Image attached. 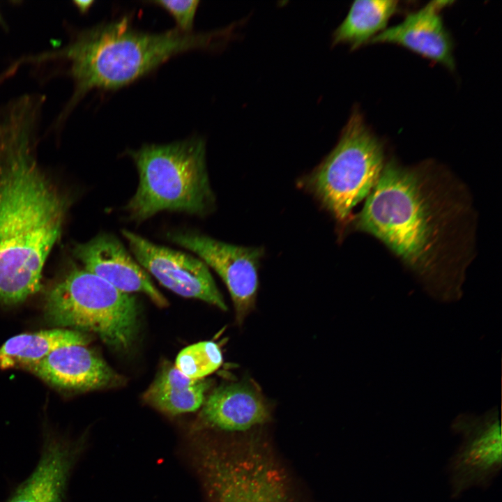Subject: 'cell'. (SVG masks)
<instances>
[{"instance_id": "obj_16", "label": "cell", "mask_w": 502, "mask_h": 502, "mask_svg": "<svg viewBox=\"0 0 502 502\" xmlns=\"http://www.w3.org/2000/svg\"><path fill=\"white\" fill-rule=\"evenodd\" d=\"M210 386V381L190 379L175 366L167 365L143 397L146 402L159 411L177 415L195 411L202 406Z\"/></svg>"}, {"instance_id": "obj_7", "label": "cell", "mask_w": 502, "mask_h": 502, "mask_svg": "<svg viewBox=\"0 0 502 502\" xmlns=\"http://www.w3.org/2000/svg\"><path fill=\"white\" fill-rule=\"evenodd\" d=\"M197 459L211 502H294L284 473L255 438L202 443Z\"/></svg>"}, {"instance_id": "obj_2", "label": "cell", "mask_w": 502, "mask_h": 502, "mask_svg": "<svg viewBox=\"0 0 502 502\" xmlns=\"http://www.w3.org/2000/svg\"><path fill=\"white\" fill-rule=\"evenodd\" d=\"M45 97L26 93L0 103V302L15 305L40 288L68 200L37 161Z\"/></svg>"}, {"instance_id": "obj_1", "label": "cell", "mask_w": 502, "mask_h": 502, "mask_svg": "<svg viewBox=\"0 0 502 502\" xmlns=\"http://www.w3.org/2000/svg\"><path fill=\"white\" fill-rule=\"evenodd\" d=\"M476 218L467 190L432 162H386L353 228L381 242L434 297L462 296L473 253Z\"/></svg>"}, {"instance_id": "obj_19", "label": "cell", "mask_w": 502, "mask_h": 502, "mask_svg": "<svg viewBox=\"0 0 502 502\" xmlns=\"http://www.w3.org/2000/svg\"><path fill=\"white\" fill-rule=\"evenodd\" d=\"M222 361L219 346L213 341H203L181 350L175 367L190 379H201L217 370Z\"/></svg>"}, {"instance_id": "obj_6", "label": "cell", "mask_w": 502, "mask_h": 502, "mask_svg": "<svg viewBox=\"0 0 502 502\" xmlns=\"http://www.w3.org/2000/svg\"><path fill=\"white\" fill-rule=\"evenodd\" d=\"M385 164L383 144L356 110L335 148L301 184L346 225L354 207L375 187Z\"/></svg>"}, {"instance_id": "obj_8", "label": "cell", "mask_w": 502, "mask_h": 502, "mask_svg": "<svg viewBox=\"0 0 502 502\" xmlns=\"http://www.w3.org/2000/svg\"><path fill=\"white\" fill-rule=\"evenodd\" d=\"M451 429L462 437L448 466L452 497L458 498L473 487L487 488L502 466L501 426L497 409L479 416L459 414L452 421Z\"/></svg>"}, {"instance_id": "obj_9", "label": "cell", "mask_w": 502, "mask_h": 502, "mask_svg": "<svg viewBox=\"0 0 502 502\" xmlns=\"http://www.w3.org/2000/svg\"><path fill=\"white\" fill-rule=\"evenodd\" d=\"M167 237L196 254L220 275L231 295L236 323L241 326L255 307L263 248L235 245L192 231H173Z\"/></svg>"}, {"instance_id": "obj_13", "label": "cell", "mask_w": 502, "mask_h": 502, "mask_svg": "<svg viewBox=\"0 0 502 502\" xmlns=\"http://www.w3.org/2000/svg\"><path fill=\"white\" fill-rule=\"evenodd\" d=\"M201 418L211 427L245 433L269 423L271 407L257 382L245 377L215 388L204 402Z\"/></svg>"}, {"instance_id": "obj_4", "label": "cell", "mask_w": 502, "mask_h": 502, "mask_svg": "<svg viewBox=\"0 0 502 502\" xmlns=\"http://www.w3.org/2000/svg\"><path fill=\"white\" fill-rule=\"evenodd\" d=\"M129 153L139 173L137 190L125 206L130 219L141 222L165 211L204 215L212 210L203 139L145 144Z\"/></svg>"}, {"instance_id": "obj_12", "label": "cell", "mask_w": 502, "mask_h": 502, "mask_svg": "<svg viewBox=\"0 0 502 502\" xmlns=\"http://www.w3.org/2000/svg\"><path fill=\"white\" fill-rule=\"evenodd\" d=\"M73 254L84 269L121 291L143 293L160 307L167 305L146 271L115 236L98 234L87 242L77 244Z\"/></svg>"}, {"instance_id": "obj_11", "label": "cell", "mask_w": 502, "mask_h": 502, "mask_svg": "<svg viewBox=\"0 0 502 502\" xmlns=\"http://www.w3.org/2000/svg\"><path fill=\"white\" fill-rule=\"evenodd\" d=\"M86 441L44 429L36 466L6 502H67L70 476Z\"/></svg>"}, {"instance_id": "obj_3", "label": "cell", "mask_w": 502, "mask_h": 502, "mask_svg": "<svg viewBox=\"0 0 502 502\" xmlns=\"http://www.w3.org/2000/svg\"><path fill=\"white\" fill-rule=\"evenodd\" d=\"M219 34L141 31L124 16L71 33L62 47L20 58L19 64L54 61L73 81V93L54 123L61 128L90 91L115 90L148 75L172 56L212 45Z\"/></svg>"}, {"instance_id": "obj_18", "label": "cell", "mask_w": 502, "mask_h": 502, "mask_svg": "<svg viewBox=\"0 0 502 502\" xmlns=\"http://www.w3.org/2000/svg\"><path fill=\"white\" fill-rule=\"evenodd\" d=\"M398 8L394 0L355 1L333 34V45L346 44L351 50L370 43L386 29Z\"/></svg>"}, {"instance_id": "obj_10", "label": "cell", "mask_w": 502, "mask_h": 502, "mask_svg": "<svg viewBox=\"0 0 502 502\" xmlns=\"http://www.w3.org/2000/svg\"><path fill=\"white\" fill-rule=\"evenodd\" d=\"M122 234L136 261L162 286L179 296L227 310L208 266L201 259L154 244L128 230H123Z\"/></svg>"}, {"instance_id": "obj_15", "label": "cell", "mask_w": 502, "mask_h": 502, "mask_svg": "<svg viewBox=\"0 0 502 502\" xmlns=\"http://www.w3.org/2000/svg\"><path fill=\"white\" fill-rule=\"evenodd\" d=\"M86 345L61 347L24 369L62 390L88 391L114 383L116 374Z\"/></svg>"}, {"instance_id": "obj_22", "label": "cell", "mask_w": 502, "mask_h": 502, "mask_svg": "<svg viewBox=\"0 0 502 502\" xmlns=\"http://www.w3.org/2000/svg\"><path fill=\"white\" fill-rule=\"evenodd\" d=\"M0 26H1L3 29H7L6 22L1 14V10H0Z\"/></svg>"}, {"instance_id": "obj_5", "label": "cell", "mask_w": 502, "mask_h": 502, "mask_svg": "<svg viewBox=\"0 0 502 502\" xmlns=\"http://www.w3.org/2000/svg\"><path fill=\"white\" fill-rule=\"evenodd\" d=\"M44 316L50 324L97 335L111 349L123 351L137 335L135 298L74 266L47 291Z\"/></svg>"}, {"instance_id": "obj_21", "label": "cell", "mask_w": 502, "mask_h": 502, "mask_svg": "<svg viewBox=\"0 0 502 502\" xmlns=\"http://www.w3.org/2000/svg\"><path fill=\"white\" fill-rule=\"evenodd\" d=\"M93 3L94 1L91 0H75L73 1V6L82 14L87 13Z\"/></svg>"}, {"instance_id": "obj_14", "label": "cell", "mask_w": 502, "mask_h": 502, "mask_svg": "<svg viewBox=\"0 0 502 502\" xmlns=\"http://www.w3.org/2000/svg\"><path fill=\"white\" fill-rule=\"evenodd\" d=\"M448 3L451 1L428 3L408 14L400 23L386 28L370 43L400 45L453 70V43L441 15V10Z\"/></svg>"}, {"instance_id": "obj_20", "label": "cell", "mask_w": 502, "mask_h": 502, "mask_svg": "<svg viewBox=\"0 0 502 502\" xmlns=\"http://www.w3.org/2000/svg\"><path fill=\"white\" fill-rule=\"evenodd\" d=\"M151 3L168 12L174 19L178 29L192 32L194 20L199 1H154Z\"/></svg>"}, {"instance_id": "obj_17", "label": "cell", "mask_w": 502, "mask_h": 502, "mask_svg": "<svg viewBox=\"0 0 502 502\" xmlns=\"http://www.w3.org/2000/svg\"><path fill=\"white\" fill-rule=\"evenodd\" d=\"M89 338L83 332L55 328L13 336L0 347V369H24L63 346L88 344Z\"/></svg>"}]
</instances>
